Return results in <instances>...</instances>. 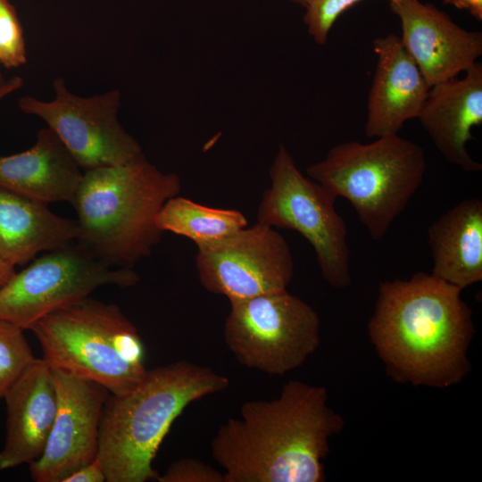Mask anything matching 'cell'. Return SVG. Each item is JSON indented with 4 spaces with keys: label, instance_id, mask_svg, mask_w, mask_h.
Listing matches in <instances>:
<instances>
[{
    "label": "cell",
    "instance_id": "cell-1",
    "mask_svg": "<svg viewBox=\"0 0 482 482\" xmlns=\"http://www.w3.org/2000/svg\"><path fill=\"white\" fill-rule=\"evenodd\" d=\"M345 426L325 387L286 383L278 398L253 400L211 442L225 482H322L329 439Z\"/></svg>",
    "mask_w": 482,
    "mask_h": 482
},
{
    "label": "cell",
    "instance_id": "cell-2",
    "mask_svg": "<svg viewBox=\"0 0 482 482\" xmlns=\"http://www.w3.org/2000/svg\"><path fill=\"white\" fill-rule=\"evenodd\" d=\"M461 291L424 272L379 284L369 336L392 379L443 388L464 378L474 324Z\"/></svg>",
    "mask_w": 482,
    "mask_h": 482
},
{
    "label": "cell",
    "instance_id": "cell-3",
    "mask_svg": "<svg viewBox=\"0 0 482 482\" xmlns=\"http://www.w3.org/2000/svg\"><path fill=\"white\" fill-rule=\"evenodd\" d=\"M229 386L227 377L182 360L146 370L123 395L110 394L102 411L97 453L106 481L157 480L153 461L175 420L191 403Z\"/></svg>",
    "mask_w": 482,
    "mask_h": 482
},
{
    "label": "cell",
    "instance_id": "cell-4",
    "mask_svg": "<svg viewBox=\"0 0 482 482\" xmlns=\"http://www.w3.org/2000/svg\"><path fill=\"white\" fill-rule=\"evenodd\" d=\"M180 189L178 175L161 171L145 155L86 170L71 203L78 215L75 242L109 266L132 269L161 241L156 216Z\"/></svg>",
    "mask_w": 482,
    "mask_h": 482
},
{
    "label": "cell",
    "instance_id": "cell-5",
    "mask_svg": "<svg viewBox=\"0 0 482 482\" xmlns=\"http://www.w3.org/2000/svg\"><path fill=\"white\" fill-rule=\"evenodd\" d=\"M29 330L53 369L94 381L112 395L130 391L147 370L141 337L114 303L87 297L46 315Z\"/></svg>",
    "mask_w": 482,
    "mask_h": 482
},
{
    "label": "cell",
    "instance_id": "cell-6",
    "mask_svg": "<svg viewBox=\"0 0 482 482\" xmlns=\"http://www.w3.org/2000/svg\"><path fill=\"white\" fill-rule=\"evenodd\" d=\"M376 138L334 145L306 174L336 198L346 199L370 237L379 241L421 186L427 162L413 141L398 134Z\"/></svg>",
    "mask_w": 482,
    "mask_h": 482
},
{
    "label": "cell",
    "instance_id": "cell-7",
    "mask_svg": "<svg viewBox=\"0 0 482 482\" xmlns=\"http://www.w3.org/2000/svg\"><path fill=\"white\" fill-rule=\"evenodd\" d=\"M269 173L271 184L262 194L257 222L300 233L312 246L325 281L335 288L348 287L352 277L347 229L335 208L337 198L306 178L283 145Z\"/></svg>",
    "mask_w": 482,
    "mask_h": 482
},
{
    "label": "cell",
    "instance_id": "cell-8",
    "mask_svg": "<svg viewBox=\"0 0 482 482\" xmlns=\"http://www.w3.org/2000/svg\"><path fill=\"white\" fill-rule=\"evenodd\" d=\"M315 310L287 290L230 302L224 340L247 368L283 375L304 363L320 343Z\"/></svg>",
    "mask_w": 482,
    "mask_h": 482
},
{
    "label": "cell",
    "instance_id": "cell-9",
    "mask_svg": "<svg viewBox=\"0 0 482 482\" xmlns=\"http://www.w3.org/2000/svg\"><path fill=\"white\" fill-rule=\"evenodd\" d=\"M138 280L132 269L109 266L72 242L47 251L0 288V320L30 329L42 318L89 297L98 287H129Z\"/></svg>",
    "mask_w": 482,
    "mask_h": 482
},
{
    "label": "cell",
    "instance_id": "cell-10",
    "mask_svg": "<svg viewBox=\"0 0 482 482\" xmlns=\"http://www.w3.org/2000/svg\"><path fill=\"white\" fill-rule=\"evenodd\" d=\"M55 97L23 96L18 105L41 118L84 170L125 164L142 156L141 146L118 120L120 92L82 97L70 92L62 78L54 79Z\"/></svg>",
    "mask_w": 482,
    "mask_h": 482
},
{
    "label": "cell",
    "instance_id": "cell-11",
    "mask_svg": "<svg viewBox=\"0 0 482 482\" xmlns=\"http://www.w3.org/2000/svg\"><path fill=\"white\" fill-rule=\"evenodd\" d=\"M196 246L201 285L229 302L287 290L294 275L287 242L274 228L259 222Z\"/></svg>",
    "mask_w": 482,
    "mask_h": 482
},
{
    "label": "cell",
    "instance_id": "cell-12",
    "mask_svg": "<svg viewBox=\"0 0 482 482\" xmlns=\"http://www.w3.org/2000/svg\"><path fill=\"white\" fill-rule=\"evenodd\" d=\"M53 375L55 418L42 455L29 464L36 482H62L97 457L102 411L110 394L103 386L62 370L53 369Z\"/></svg>",
    "mask_w": 482,
    "mask_h": 482
},
{
    "label": "cell",
    "instance_id": "cell-13",
    "mask_svg": "<svg viewBox=\"0 0 482 482\" xmlns=\"http://www.w3.org/2000/svg\"><path fill=\"white\" fill-rule=\"evenodd\" d=\"M399 19L401 42L430 87L458 77L482 55V33L468 30L420 0L389 3Z\"/></svg>",
    "mask_w": 482,
    "mask_h": 482
},
{
    "label": "cell",
    "instance_id": "cell-14",
    "mask_svg": "<svg viewBox=\"0 0 482 482\" xmlns=\"http://www.w3.org/2000/svg\"><path fill=\"white\" fill-rule=\"evenodd\" d=\"M377 64L368 96L367 137L398 134L417 119L430 86L404 49L400 37L388 34L372 41Z\"/></svg>",
    "mask_w": 482,
    "mask_h": 482
},
{
    "label": "cell",
    "instance_id": "cell-15",
    "mask_svg": "<svg viewBox=\"0 0 482 482\" xmlns=\"http://www.w3.org/2000/svg\"><path fill=\"white\" fill-rule=\"evenodd\" d=\"M417 119L448 162L469 172L481 170L467 143L473 128L482 124V63L473 64L462 78L430 87Z\"/></svg>",
    "mask_w": 482,
    "mask_h": 482
},
{
    "label": "cell",
    "instance_id": "cell-16",
    "mask_svg": "<svg viewBox=\"0 0 482 482\" xmlns=\"http://www.w3.org/2000/svg\"><path fill=\"white\" fill-rule=\"evenodd\" d=\"M6 437L0 470L30 464L43 453L57 409L53 369L35 358L5 395Z\"/></svg>",
    "mask_w": 482,
    "mask_h": 482
},
{
    "label": "cell",
    "instance_id": "cell-17",
    "mask_svg": "<svg viewBox=\"0 0 482 482\" xmlns=\"http://www.w3.org/2000/svg\"><path fill=\"white\" fill-rule=\"evenodd\" d=\"M84 170L58 136L43 128L29 149L0 156V187L46 204L72 203Z\"/></svg>",
    "mask_w": 482,
    "mask_h": 482
},
{
    "label": "cell",
    "instance_id": "cell-18",
    "mask_svg": "<svg viewBox=\"0 0 482 482\" xmlns=\"http://www.w3.org/2000/svg\"><path fill=\"white\" fill-rule=\"evenodd\" d=\"M77 236V220L0 187V254L10 264L24 265L41 252L75 242Z\"/></svg>",
    "mask_w": 482,
    "mask_h": 482
},
{
    "label": "cell",
    "instance_id": "cell-19",
    "mask_svg": "<svg viewBox=\"0 0 482 482\" xmlns=\"http://www.w3.org/2000/svg\"><path fill=\"white\" fill-rule=\"evenodd\" d=\"M434 276L461 290L482 280V201L458 203L428 229Z\"/></svg>",
    "mask_w": 482,
    "mask_h": 482
},
{
    "label": "cell",
    "instance_id": "cell-20",
    "mask_svg": "<svg viewBox=\"0 0 482 482\" xmlns=\"http://www.w3.org/2000/svg\"><path fill=\"white\" fill-rule=\"evenodd\" d=\"M155 223L162 232L186 237L196 245L221 239L248 226L240 211L209 207L179 195L163 204Z\"/></svg>",
    "mask_w": 482,
    "mask_h": 482
},
{
    "label": "cell",
    "instance_id": "cell-21",
    "mask_svg": "<svg viewBox=\"0 0 482 482\" xmlns=\"http://www.w3.org/2000/svg\"><path fill=\"white\" fill-rule=\"evenodd\" d=\"M35 358L24 330L0 320V400Z\"/></svg>",
    "mask_w": 482,
    "mask_h": 482
},
{
    "label": "cell",
    "instance_id": "cell-22",
    "mask_svg": "<svg viewBox=\"0 0 482 482\" xmlns=\"http://www.w3.org/2000/svg\"><path fill=\"white\" fill-rule=\"evenodd\" d=\"M27 62L22 29L9 0H0V63L17 68Z\"/></svg>",
    "mask_w": 482,
    "mask_h": 482
},
{
    "label": "cell",
    "instance_id": "cell-23",
    "mask_svg": "<svg viewBox=\"0 0 482 482\" xmlns=\"http://www.w3.org/2000/svg\"><path fill=\"white\" fill-rule=\"evenodd\" d=\"M362 0H311L305 7L303 21L308 33L319 45H325L339 16ZM395 3L401 0H388Z\"/></svg>",
    "mask_w": 482,
    "mask_h": 482
},
{
    "label": "cell",
    "instance_id": "cell-24",
    "mask_svg": "<svg viewBox=\"0 0 482 482\" xmlns=\"http://www.w3.org/2000/svg\"><path fill=\"white\" fill-rule=\"evenodd\" d=\"M159 482H225L224 474L195 458H182L171 463Z\"/></svg>",
    "mask_w": 482,
    "mask_h": 482
},
{
    "label": "cell",
    "instance_id": "cell-25",
    "mask_svg": "<svg viewBox=\"0 0 482 482\" xmlns=\"http://www.w3.org/2000/svg\"><path fill=\"white\" fill-rule=\"evenodd\" d=\"M106 477L99 459L86 464L67 476L62 482H105Z\"/></svg>",
    "mask_w": 482,
    "mask_h": 482
},
{
    "label": "cell",
    "instance_id": "cell-26",
    "mask_svg": "<svg viewBox=\"0 0 482 482\" xmlns=\"http://www.w3.org/2000/svg\"><path fill=\"white\" fill-rule=\"evenodd\" d=\"M444 4L468 11L476 20L482 21V0H442Z\"/></svg>",
    "mask_w": 482,
    "mask_h": 482
},
{
    "label": "cell",
    "instance_id": "cell-27",
    "mask_svg": "<svg viewBox=\"0 0 482 482\" xmlns=\"http://www.w3.org/2000/svg\"><path fill=\"white\" fill-rule=\"evenodd\" d=\"M23 86V79L21 77H12L0 85V101L10 93L19 89Z\"/></svg>",
    "mask_w": 482,
    "mask_h": 482
},
{
    "label": "cell",
    "instance_id": "cell-28",
    "mask_svg": "<svg viewBox=\"0 0 482 482\" xmlns=\"http://www.w3.org/2000/svg\"><path fill=\"white\" fill-rule=\"evenodd\" d=\"M15 273V267L7 262L0 254V288H2Z\"/></svg>",
    "mask_w": 482,
    "mask_h": 482
},
{
    "label": "cell",
    "instance_id": "cell-29",
    "mask_svg": "<svg viewBox=\"0 0 482 482\" xmlns=\"http://www.w3.org/2000/svg\"><path fill=\"white\" fill-rule=\"evenodd\" d=\"M296 4H299L301 6H303L304 8L308 5V4L311 2V0H289Z\"/></svg>",
    "mask_w": 482,
    "mask_h": 482
},
{
    "label": "cell",
    "instance_id": "cell-30",
    "mask_svg": "<svg viewBox=\"0 0 482 482\" xmlns=\"http://www.w3.org/2000/svg\"><path fill=\"white\" fill-rule=\"evenodd\" d=\"M4 79L3 78L1 72H0V85H2L4 82Z\"/></svg>",
    "mask_w": 482,
    "mask_h": 482
}]
</instances>
